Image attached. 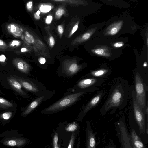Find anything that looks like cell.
Masks as SVG:
<instances>
[{"instance_id":"cell-1","label":"cell","mask_w":148,"mask_h":148,"mask_svg":"<svg viewBox=\"0 0 148 148\" xmlns=\"http://www.w3.org/2000/svg\"><path fill=\"white\" fill-rule=\"evenodd\" d=\"M139 28L132 17L123 14L111 17L99 31L97 37L109 38L118 37L126 33L133 35Z\"/></svg>"},{"instance_id":"cell-2","label":"cell","mask_w":148,"mask_h":148,"mask_svg":"<svg viewBox=\"0 0 148 148\" xmlns=\"http://www.w3.org/2000/svg\"><path fill=\"white\" fill-rule=\"evenodd\" d=\"M90 42L89 51L93 56L111 59L119 57L123 53V50L114 48L108 38L97 36Z\"/></svg>"},{"instance_id":"cell-3","label":"cell","mask_w":148,"mask_h":148,"mask_svg":"<svg viewBox=\"0 0 148 148\" xmlns=\"http://www.w3.org/2000/svg\"><path fill=\"white\" fill-rule=\"evenodd\" d=\"M84 93L80 92L68 95L43 110L41 113L51 114L61 111L76 102Z\"/></svg>"},{"instance_id":"cell-4","label":"cell","mask_w":148,"mask_h":148,"mask_svg":"<svg viewBox=\"0 0 148 148\" xmlns=\"http://www.w3.org/2000/svg\"><path fill=\"white\" fill-rule=\"evenodd\" d=\"M15 78L22 87L38 97L44 95H50V92L48 91L44 85L37 80H32L26 78L20 77Z\"/></svg>"},{"instance_id":"cell-5","label":"cell","mask_w":148,"mask_h":148,"mask_svg":"<svg viewBox=\"0 0 148 148\" xmlns=\"http://www.w3.org/2000/svg\"><path fill=\"white\" fill-rule=\"evenodd\" d=\"M27 140L18 133L3 137L1 140L2 144L8 147H16L20 148L25 145L27 143Z\"/></svg>"},{"instance_id":"cell-6","label":"cell","mask_w":148,"mask_h":148,"mask_svg":"<svg viewBox=\"0 0 148 148\" xmlns=\"http://www.w3.org/2000/svg\"><path fill=\"white\" fill-rule=\"evenodd\" d=\"M118 124L119 126L117 128V132L122 148H134L125 125L122 122Z\"/></svg>"},{"instance_id":"cell-7","label":"cell","mask_w":148,"mask_h":148,"mask_svg":"<svg viewBox=\"0 0 148 148\" xmlns=\"http://www.w3.org/2000/svg\"><path fill=\"white\" fill-rule=\"evenodd\" d=\"M135 79L136 99L140 106L143 108L145 104V93L144 86L139 73H136Z\"/></svg>"},{"instance_id":"cell-8","label":"cell","mask_w":148,"mask_h":148,"mask_svg":"<svg viewBox=\"0 0 148 148\" xmlns=\"http://www.w3.org/2000/svg\"><path fill=\"white\" fill-rule=\"evenodd\" d=\"M133 95L134 116L138 125L139 134H144L145 132L144 115L142 108L140 106L136 101L134 93H133Z\"/></svg>"},{"instance_id":"cell-9","label":"cell","mask_w":148,"mask_h":148,"mask_svg":"<svg viewBox=\"0 0 148 148\" xmlns=\"http://www.w3.org/2000/svg\"><path fill=\"white\" fill-rule=\"evenodd\" d=\"M121 86L116 87L113 91L104 107V110L107 111L112 108L116 107L121 103L123 96Z\"/></svg>"},{"instance_id":"cell-10","label":"cell","mask_w":148,"mask_h":148,"mask_svg":"<svg viewBox=\"0 0 148 148\" xmlns=\"http://www.w3.org/2000/svg\"><path fill=\"white\" fill-rule=\"evenodd\" d=\"M110 44L115 49L122 50L127 46L128 40L125 37L108 38Z\"/></svg>"},{"instance_id":"cell-11","label":"cell","mask_w":148,"mask_h":148,"mask_svg":"<svg viewBox=\"0 0 148 148\" xmlns=\"http://www.w3.org/2000/svg\"><path fill=\"white\" fill-rule=\"evenodd\" d=\"M49 97H50V95H44L38 97L30 103L26 110L22 113V115L25 116L29 114L37 108L43 101L48 98L49 99Z\"/></svg>"},{"instance_id":"cell-12","label":"cell","mask_w":148,"mask_h":148,"mask_svg":"<svg viewBox=\"0 0 148 148\" xmlns=\"http://www.w3.org/2000/svg\"><path fill=\"white\" fill-rule=\"evenodd\" d=\"M86 148H95L96 145L95 134L90 125H87L86 130Z\"/></svg>"},{"instance_id":"cell-13","label":"cell","mask_w":148,"mask_h":148,"mask_svg":"<svg viewBox=\"0 0 148 148\" xmlns=\"http://www.w3.org/2000/svg\"><path fill=\"white\" fill-rule=\"evenodd\" d=\"M14 66L21 72L25 74L29 73L30 70V66L25 62L18 58L14 59L12 61Z\"/></svg>"},{"instance_id":"cell-14","label":"cell","mask_w":148,"mask_h":148,"mask_svg":"<svg viewBox=\"0 0 148 148\" xmlns=\"http://www.w3.org/2000/svg\"><path fill=\"white\" fill-rule=\"evenodd\" d=\"M102 94L100 93L94 97L79 114V119L82 118L85 114L94 106L99 101Z\"/></svg>"},{"instance_id":"cell-15","label":"cell","mask_w":148,"mask_h":148,"mask_svg":"<svg viewBox=\"0 0 148 148\" xmlns=\"http://www.w3.org/2000/svg\"><path fill=\"white\" fill-rule=\"evenodd\" d=\"M7 81L10 86L15 91L22 95H26V93L22 89L21 85L15 78L10 77L8 78Z\"/></svg>"},{"instance_id":"cell-16","label":"cell","mask_w":148,"mask_h":148,"mask_svg":"<svg viewBox=\"0 0 148 148\" xmlns=\"http://www.w3.org/2000/svg\"><path fill=\"white\" fill-rule=\"evenodd\" d=\"M130 136L134 148H145L141 139L133 128L132 130Z\"/></svg>"},{"instance_id":"cell-17","label":"cell","mask_w":148,"mask_h":148,"mask_svg":"<svg viewBox=\"0 0 148 148\" xmlns=\"http://www.w3.org/2000/svg\"><path fill=\"white\" fill-rule=\"evenodd\" d=\"M7 28L10 33L16 37H20L23 32L22 29L19 25L14 23L9 24Z\"/></svg>"},{"instance_id":"cell-18","label":"cell","mask_w":148,"mask_h":148,"mask_svg":"<svg viewBox=\"0 0 148 148\" xmlns=\"http://www.w3.org/2000/svg\"><path fill=\"white\" fill-rule=\"evenodd\" d=\"M96 80L94 78L86 79L80 80L77 84L78 88L83 89L92 85L95 84Z\"/></svg>"},{"instance_id":"cell-19","label":"cell","mask_w":148,"mask_h":148,"mask_svg":"<svg viewBox=\"0 0 148 148\" xmlns=\"http://www.w3.org/2000/svg\"><path fill=\"white\" fill-rule=\"evenodd\" d=\"M79 69L77 64L75 63L71 64L66 70L65 72L68 75H73L77 73Z\"/></svg>"},{"instance_id":"cell-20","label":"cell","mask_w":148,"mask_h":148,"mask_svg":"<svg viewBox=\"0 0 148 148\" xmlns=\"http://www.w3.org/2000/svg\"><path fill=\"white\" fill-rule=\"evenodd\" d=\"M13 106V105L11 103L3 98L0 97V108L7 109L12 107Z\"/></svg>"},{"instance_id":"cell-21","label":"cell","mask_w":148,"mask_h":148,"mask_svg":"<svg viewBox=\"0 0 148 148\" xmlns=\"http://www.w3.org/2000/svg\"><path fill=\"white\" fill-rule=\"evenodd\" d=\"M108 71L107 70L103 69L92 71L91 73L92 76H94L99 77L105 74Z\"/></svg>"},{"instance_id":"cell-22","label":"cell","mask_w":148,"mask_h":148,"mask_svg":"<svg viewBox=\"0 0 148 148\" xmlns=\"http://www.w3.org/2000/svg\"><path fill=\"white\" fill-rule=\"evenodd\" d=\"M78 125L75 122L70 123L66 127L65 130L68 132H73L78 128Z\"/></svg>"},{"instance_id":"cell-23","label":"cell","mask_w":148,"mask_h":148,"mask_svg":"<svg viewBox=\"0 0 148 148\" xmlns=\"http://www.w3.org/2000/svg\"><path fill=\"white\" fill-rule=\"evenodd\" d=\"M12 113L11 112H7L0 115V118L4 120H8L12 117Z\"/></svg>"},{"instance_id":"cell-24","label":"cell","mask_w":148,"mask_h":148,"mask_svg":"<svg viewBox=\"0 0 148 148\" xmlns=\"http://www.w3.org/2000/svg\"><path fill=\"white\" fill-rule=\"evenodd\" d=\"M25 39L26 41L29 43H32L34 42L33 37L27 31L25 32Z\"/></svg>"},{"instance_id":"cell-25","label":"cell","mask_w":148,"mask_h":148,"mask_svg":"<svg viewBox=\"0 0 148 148\" xmlns=\"http://www.w3.org/2000/svg\"><path fill=\"white\" fill-rule=\"evenodd\" d=\"M51 9V6L48 5H42L40 8V10L41 12L45 13L49 12Z\"/></svg>"},{"instance_id":"cell-26","label":"cell","mask_w":148,"mask_h":148,"mask_svg":"<svg viewBox=\"0 0 148 148\" xmlns=\"http://www.w3.org/2000/svg\"><path fill=\"white\" fill-rule=\"evenodd\" d=\"M75 138V137L74 133L72 132L71 139L70 140V142H69L67 148H73L74 145Z\"/></svg>"},{"instance_id":"cell-27","label":"cell","mask_w":148,"mask_h":148,"mask_svg":"<svg viewBox=\"0 0 148 148\" xmlns=\"http://www.w3.org/2000/svg\"><path fill=\"white\" fill-rule=\"evenodd\" d=\"M8 47V45L5 42L0 39V51H5Z\"/></svg>"},{"instance_id":"cell-28","label":"cell","mask_w":148,"mask_h":148,"mask_svg":"<svg viewBox=\"0 0 148 148\" xmlns=\"http://www.w3.org/2000/svg\"><path fill=\"white\" fill-rule=\"evenodd\" d=\"M58 135L57 133H56L53 138V148H60L58 144Z\"/></svg>"},{"instance_id":"cell-29","label":"cell","mask_w":148,"mask_h":148,"mask_svg":"<svg viewBox=\"0 0 148 148\" xmlns=\"http://www.w3.org/2000/svg\"><path fill=\"white\" fill-rule=\"evenodd\" d=\"M21 44L20 41L17 40H14L9 44V46L11 47H15L19 46Z\"/></svg>"},{"instance_id":"cell-30","label":"cell","mask_w":148,"mask_h":148,"mask_svg":"<svg viewBox=\"0 0 148 148\" xmlns=\"http://www.w3.org/2000/svg\"><path fill=\"white\" fill-rule=\"evenodd\" d=\"M64 9H59L56 11V14L58 17H60L64 13Z\"/></svg>"},{"instance_id":"cell-31","label":"cell","mask_w":148,"mask_h":148,"mask_svg":"<svg viewBox=\"0 0 148 148\" xmlns=\"http://www.w3.org/2000/svg\"><path fill=\"white\" fill-rule=\"evenodd\" d=\"M52 20V17L51 16H48L46 18V22L47 23H50Z\"/></svg>"},{"instance_id":"cell-32","label":"cell","mask_w":148,"mask_h":148,"mask_svg":"<svg viewBox=\"0 0 148 148\" xmlns=\"http://www.w3.org/2000/svg\"><path fill=\"white\" fill-rule=\"evenodd\" d=\"M6 59V58L5 55L1 54L0 55V62H4Z\"/></svg>"},{"instance_id":"cell-33","label":"cell","mask_w":148,"mask_h":148,"mask_svg":"<svg viewBox=\"0 0 148 148\" xmlns=\"http://www.w3.org/2000/svg\"><path fill=\"white\" fill-rule=\"evenodd\" d=\"M57 29L58 32L60 34L63 33L64 30L63 27L61 25H58V26Z\"/></svg>"},{"instance_id":"cell-34","label":"cell","mask_w":148,"mask_h":148,"mask_svg":"<svg viewBox=\"0 0 148 148\" xmlns=\"http://www.w3.org/2000/svg\"><path fill=\"white\" fill-rule=\"evenodd\" d=\"M38 61L40 64H43L45 63L46 60L43 57H41L38 59Z\"/></svg>"},{"instance_id":"cell-35","label":"cell","mask_w":148,"mask_h":148,"mask_svg":"<svg viewBox=\"0 0 148 148\" xmlns=\"http://www.w3.org/2000/svg\"><path fill=\"white\" fill-rule=\"evenodd\" d=\"M50 43L51 46H53L55 44V40L53 37L52 36H51L50 38Z\"/></svg>"},{"instance_id":"cell-36","label":"cell","mask_w":148,"mask_h":148,"mask_svg":"<svg viewBox=\"0 0 148 148\" xmlns=\"http://www.w3.org/2000/svg\"><path fill=\"white\" fill-rule=\"evenodd\" d=\"M32 1H29L26 4L27 8L28 9H30L32 6Z\"/></svg>"},{"instance_id":"cell-37","label":"cell","mask_w":148,"mask_h":148,"mask_svg":"<svg viewBox=\"0 0 148 148\" xmlns=\"http://www.w3.org/2000/svg\"><path fill=\"white\" fill-rule=\"evenodd\" d=\"M78 28V25H75L73 28L72 31V34H73L77 29Z\"/></svg>"},{"instance_id":"cell-38","label":"cell","mask_w":148,"mask_h":148,"mask_svg":"<svg viewBox=\"0 0 148 148\" xmlns=\"http://www.w3.org/2000/svg\"><path fill=\"white\" fill-rule=\"evenodd\" d=\"M106 148H116V147L113 144L110 143L107 146Z\"/></svg>"},{"instance_id":"cell-39","label":"cell","mask_w":148,"mask_h":148,"mask_svg":"<svg viewBox=\"0 0 148 148\" xmlns=\"http://www.w3.org/2000/svg\"><path fill=\"white\" fill-rule=\"evenodd\" d=\"M34 17L36 19H39L40 18V16L39 15H37L36 13H35L34 14Z\"/></svg>"},{"instance_id":"cell-40","label":"cell","mask_w":148,"mask_h":148,"mask_svg":"<svg viewBox=\"0 0 148 148\" xmlns=\"http://www.w3.org/2000/svg\"><path fill=\"white\" fill-rule=\"evenodd\" d=\"M27 51V49L25 48H22L21 49V52H25Z\"/></svg>"},{"instance_id":"cell-41","label":"cell","mask_w":148,"mask_h":148,"mask_svg":"<svg viewBox=\"0 0 148 148\" xmlns=\"http://www.w3.org/2000/svg\"><path fill=\"white\" fill-rule=\"evenodd\" d=\"M40 13V11L38 10L36 14L37 15H39Z\"/></svg>"},{"instance_id":"cell-42","label":"cell","mask_w":148,"mask_h":148,"mask_svg":"<svg viewBox=\"0 0 148 148\" xmlns=\"http://www.w3.org/2000/svg\"><path fill=\"white\" fill-rule=\"evenodd\" d=\"M148 107L147 106V108H146V114L147 116V115H148Z\"/></svg>"},{"instance_id":"cell-43","label":"cell","mask_w":148,"mask_h":148,"mask_svg":"<svg viewBox=\"0 0 148 148\" xmlns=\"http://www.w3.org/2000/svg\"><path fill=\"white\" fill-rule=\"evenodd\" d=\"M147 65V63L146 62H145V63L144 64L143 66H146Z\"/></svg>"}]
</instances>
